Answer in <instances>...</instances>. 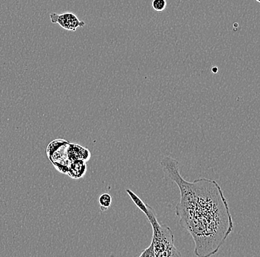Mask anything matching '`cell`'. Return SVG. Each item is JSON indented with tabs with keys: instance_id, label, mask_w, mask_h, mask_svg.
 Returning <instances> with one entry per match:
<instances>
[{
	"instance_id": "obj_5",
	"label": "cell",
	"mask_w": 260,
	"mask_h": 257,
	"mask_svg": "<svg viewBox=\"0 0 260 257\" xmlns=\"http://www.w3.org/2000/svg\"><path fill=\"white\" fill-rule=\"evenodd\" d=\"M87 170L86 162L83 160H76L71 162L70 165L68 175L75 179L81 178L85 175Z\"/></svg>"
},
{
	"instance_id": "obj_1",
	"label": "cell",
	"mask_w": 260,
	"mask_h": 257,
	"mask_svg": "<svg viewBox=\"0 0 260 257\" xmlns=\"http://www.w3.org/2000/svg\"><path fill=\"white\" fill-rule=\"evenodd\" d=\"M162 172L176 183L180 199L175 208L180 224L191 234L194 253L199 257L213 256L225 243L234 229L227 200L215 180L201 178L188 182L180 175L179 162L165 157L160 162Z\"/></svg>"
},
{
	"instance_id": "obj_4",
	"label": "cell",
	"mask_w": 260,
	"mask_h": 257,
	"mask_svg": "<svg viewBox=\"0 0 260 257\" xmlns=\"http://www.w3.org/2000/svg\"><path fill=\"white\" fill-rule=\"evenodd\" d=\"M68 150L69 160H83L87 162L91 157L89 150L84 149L78 144H70Z\"/></svg>"
},
{
	"instance_id": "obj_9",
	"label": "cell",
	"mask_w": 260,
	"mask_h": 257,
	"mask_svg": "<svg viewBox=\"0 0 260 257\" xmlns=\"http://www.w3.org/2000/svg\"><path fill=\"white\" fill-rule=\"evenodd\" d=\"M256 1H257L258 3H260V0H256Z\"/></svg>"
},
{
	"instance_id": "obj_7",
	"label": "cell",
	"mask_w": 260,
	"mask_h": 257,
	"mask_svg": "<svg viewBox=\"0 0 260 257\" xmlns=\"http://www.w3.org/2000/svg\"><path fill=\"white\" fill-rule=\"evenodd\" d=\"M152 6L154 11H157V12H162L167 8V0H153Z\"/></svg>"
},
{
	"instance_id": "obj_6",
	"label": "cell",
	"mask_w": 260,
	"mask_h": 257,
	"mask_svg": "<svg viewBox=\"0 0 260 257\" xmlns=\"http://www.w3.org/2000/svg\"><path fill=\"white\" fill-rule=\"evenodd\" d=\"M100 208L102 211H107L110 206H111L112 197L109 193H103L101 195L99 199Z\"/></svg>"
},
{
	"instance_id": "obj_3",
	"label": "cell",
	"mask_w": 260,
	"mask_h": 257,
	"mask_svg": "<svg viewBox=\"0 0 260 257\" xmlns=\"http://www.w3.org/2000/svg\"><path fill=\"white\" fill-rule=\"evenodd\" d=\"M52 23L58 24L62 28L69 32H74L79 27H84L85 22L80 20L76 14L72 12H64L61 14L52 13L50 14Z\"/></svg>"
},
{
	"instance_id": "obj_8",
	"label": "cell",
	"mask_w": 260,
	"mask_h": 257,
	"mask_svg": "<svg viewBox=\"0 0 260 257\" xmlns=\"http://www.w3.org/2000/svg\"><path fill=\"white\" fill-rule=\"evenodd\" d=\"M217 71H218V68H217V67H213L212 72L214 73V74H217Z\"/></svg>"
},
{
	"instance_id": "obj_2",
	"label": "cell",
	"mask_w": 260,
	"mask_h": 257,
	"mask_svg": "<svg viewBox=\"0 0 260 257\" xmlns=\"http://www.w3.org/2000/svg\"><path fill=\"white\" fill-rule=\"evenodd\" d=\"M131 199L144 214L152 227L150 245L143 250L141 257L182 256L175 246V236L169 226L159 223L153 208L148 206L129 189L126 190Z\"/></svg>"
}]
</instances>
